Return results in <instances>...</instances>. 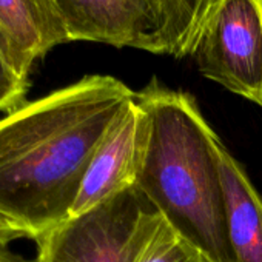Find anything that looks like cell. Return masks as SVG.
I'll return each instance as SVG.
<instances>
[{
  "mask_svg": "<svg viewBox=\"0 0 262 262\" xmlns=\"http://www.w3.org/2000/svg\"><path fill=\"white\" fill-rule=\"evenodd\" d=\"M135 94L93 74L0 119V214L34 241L70 217L100 141Z\"/></svg>",
  "mask_w": 262,
  "mask_h": 262,
  "instance_id": "obj_1",
  "label": "cell"
},
{
  "mask_svg": "<svg viewBox=\"0 0 262 262\" xmlns=\"http://www.w3.org/2000/svg\"><path fill=\"white\" fill-rule=\"evenodd\" d=\"M141 108L135 188L210 262H236L231 250L216 133L196 99L156 77L136 93Z\"/></svg>",
  "mask_w": 262,
  "mask_h": 262,
  "instance_id": "obj_2",
  "label": "cell"
},
{
  "mask_svg": "<svg viewBox=\"0 0 262 262\" xmlns=\"http://www.w3.org/2000/svg\"><path fill=\"white\" fill-rule=\"evenodd\" d=\"M162 221L135 187L128 188L42 234L34 262H138Z\"/></svg>",
  "mask_w": 262,
  "mask_h": 262,
  "instance_id": "obj_3",
  "label": "cell"
},
{
  "mask_svg": "<svg viewBox=\"0 0 262 262\" xmlns=\"http://www.w3.org/2000/svg\"><path fill=\"white\" fill-rule=\"evenodd\" d=\"M70 42L86 40L116 48L161 50L159 24L144 0H48Z\"/></svg>",
  "mask_w": 262,
  "mask_h": 262,
  "instance_id": "obj_4",
  "label": "cell"
},
{
  "mask_svg": "<svg viewBox=\"0 0 262 262\" xmlns=\"http://www.w3.org/2000/svg\"><path fill=\"white\" fill-rule=\"evenodd\" d=\"M141 108L135 99L113 120L100 141L71 214L83 213L136 184L141 139Z\"/></svg>",
  "mask_w": 262,
  "mask_h": 262,
  "instance_id": "obj_5",
  "label": "cell"
},
{
  "mask_svg": "<svg viewBox=\"0 0 262 262\" xmlns=\"http://www.w3.org/2000/svg\"><path fill=\"white\" fill-rule=\"evenodd\" d=\"M67 42L68 33L48 0H0V45L20 76L28 79L39 59Z\"/></svg>",
  "mask_w": 262,
  "mask_h": 262,
  "instance_id": "obj_6",
  "label": "cell"
},
{
  "mask_svg": "<svg viewBox=\"0 0 262 262\" xmlns=\"http://www.w3.org/2000/svg\"><path fill=\"white\" fill-rule=\"evenodd\" d=\"M214 147L225 198L228 237L234 260L262 262V196L219 136H216Z\"/></svg>",
  "mask_w": 262,
  "mask_h": 262,
  "instance_id": "obj_7",
  "label": "cell"
},
{
  "mask_svg": "<svg viewBox=\"0 0 262 262\" xmlns=\"http://www.w3.org/2000/svg\"><path fill=\"white\" fill-rule=\"evenodd\" d=\"M138 262H210L202 251L184 239L165 221L147 245Z\"/></svg>",
  "mask_w": 262,
  "mask_h": 262,
  "instance_id": "obj_8",
  "label": "cell"
},
{
  "mask_svg": "<svg viewBox=\"0 0 262 262\" xmlns=\"http://www.w3.org/2000/svg\"><path fill=\"white\" fill-rule=\"evenodd\" d=\"M161 27L159 54L174 56L184 28V10L181 0H147Z\"/></svg>",
  "mask_w": 262,
  "mask_h": 262,
  "instance_id": "obj_9",
  "label": "cell"
},
{
  "mask_svg": "<svg viewBox=\"0 0 262 262\" xmlns=\"http://www.w3.org/2000/svg\"><path fill=\"white\" fill-rule=\"evenodd\" d=\"M28 86V79L14 70L0 45V111L10 114L25 105Z\"/></svg>",
  "mask_w": 262,
  "mask_h": 262,
  "instance_id": "obj_10",
  "label": "cell"
},
{
  "mask_svg": "<svg viewBox=\"0 0 262 262\" xmlns=\"http://www.w3.org/2000/svg\"><path fill=\"white\" fill-rule=\"evenodd\" d=\"M25 237L30 239L27 231H24L16 224H13L11 221H8L7 217H4L2 214H0V242L11 244L14 241L25 239Z\"/></svg>",
  "mask_w": 262,
  "mask_h": 262,
  "instance_id": "obj_11",
  "label": "cell"
},
{
  "mask_svg": "<svg viewBox=\"0 0 262 262\" xmlns=\"http://www.w3.org/2000/svg\"><path fill=\"white\" fill-rule=\"evenodd\" d=\"M0 262H24V260L10 250V244L0 242Z\"/></svg>",
  "mask_w": 262,
  "mask_h": 262,
  "instance_id": "obj_12",
  "label": "cell"
},
{
  "mask_svg": "<svg viewBox=\"0 0 262 262\" xmlns=\"http://www.w3.org/2000/svg\"><path fill=\"white\" fill-rule=\"evenodd\" d=\"M144 2H145V4L148 5V2H147V0H144ZM148 8H150V5H148ZM150 10H151V8H150ZM151 13H153V11H151ZM153 14H155V13H153ZM155 17H156V16H155ZM156 20H158V19H156ZM158 24H159V22H158ZM159 30H161V27H159ZM159 51H161V50H159Z\"/></svg>",
  "mask_w": 262,
  "mask_h": 262,
  "instance_id": "obj_13",
  "label": "cell"
}]
</instances>
